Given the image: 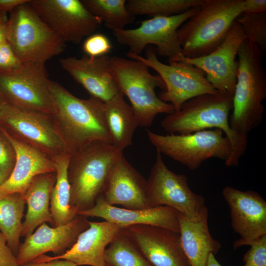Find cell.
Segmentation results:
<instances>
[{"label": "cell", "instance_id": "cell-1", "mask_svg": "<svg viewBox=\"0 0 266 266\" xmlns=\"http://www.w3.org/2000/svg\"><path fill=\"white\" fill-rule=\"evenodd\" d=\"M49 86L55 106L53 120L66 153L72 154L97 141L111 144L104 102L92 96L79 99L50 79Z\"/></svg>", "mask_w": 266, "mask_h": 266}, {"label": "cell", "instance_id": "cell-2", "mask_svg": "<svg viewBox=\"0 0 266 266\" xmlns=\"http://www.w3.org/2000/svg\"><path fill=\"white\" fill-rule=\"evenodd\" d=\"M233 96L227 94H204L186 101L178 111L167 114L161 121L162 128L169 134H187L219 129L230 141L232 154L225 163L237 166L247 146L248 138L234 133L229 124Z\"/></svg>", "mask_w": 266, "mask_h": 266}, {"label": "cell", "instance_id": "cell-3", "mask_svg": "<svg viewBox=\"0 0 266 266\" xmlns=\"http://www.w3.org/2000/svg\"><path fill=\"white\" fill-rule=\"evenodd\" d=\"M263 55L257 44L246 39L237 53L238 66L229 124L234 133L246 138L263 118V102L266 98Z\"/></svg>", "mask_w": 266, "mask_h": 266}, {"label": "cell", "instance_id": "cell-4", "mask_svg": "<svg viewBox=\"0 0 266 266\" xmlns=\"http://www.w3.org/2000/svg\"><path fill=\"white\" fill-rule=\"evenodd\" d=\"M244 0H203L200 10L177 30L182 55L194 59L215 50L243 13Z\"/></svg>", "mask_w": 266, "mask_h": 266}, {"label": "cell", "instance_id": "cell-5", "mask_svg": "<svg viewBox=\"0 0 266 266\" xmlns=\"http://www.w3.org/2000/svg\"><path fill=\"white\" fill-rule=\"evenodd\" d=\"M122 155L113 145L101 141L70 154L67 168L70 204L78 213L94 206L112 167Z\"/></svg>", "mask_w": 266, "mask_h": 266}, {"label": "cell", "instance_id": "cell-6", "mask_svg": "<svg viewBox=\"0 0 266 266\" xmlns=\"http://www.w3.org/2000/svg\"><path fill=\"white\" fill-rule=\"evenodd\" d=\"M112 73L120 91L129 99L139 126H150L156 116L175 112L173 106L162 100L157 87L166 88L162 77L152 75L144 63L117 56L111 59Z\"/></svg>", "mask_w": 266, "mask_h": 266}, {"label": "cell", "instance_id": "cell-7", "mask_svg": "<svg viewBox=\"0 0 266 266\" xmlns=\"http://www.w3.org/2000/svg\"><path fill=\"white\" fill-rule=\"evenodd\" d=\"M6 39L22 63L45 65L66 46L63 38L42 21L29 3L10 13Z\"/></svg>", "mask_w": 266, "mask_h": 266}, {"label": "cell", "instance_id": "cell-8", "mask_svg": "<svg viewBox=\"0 0 266 266\" xmlns=\"http://www.w3.org/2000/svg\"><path fill=\"white\" fill-rule=\"evenodd\" d=\"M148 138L157 152L164 154L194 170L210 158L226 163L232 154L230 141L219 129L187 134H159L146 130Z\"/></svg>", "mask_w": 266, "mask_h": 266}, {"label": "cell", "instance_id": "cell-9", "mask_svg": "<svg viewBox=\"0 0 266 266\" xmlns=\"http://www.w3.org/2000/svg\"><path fill=\"white\" fill-rule=\"evenodd\" d=\"M127 55L131 59L144 63L158 73L166 86L165 91L159 98L164 102H170L175 112L178 111L186 101L193 98L219 93L208 82L202 70L182 61H168V65L163 64L158 60L155 47H146L145 58L130 51Z\"/></svg>", "mask_w": 266, "mask_h": 266}, {"label": "cell", "instance_id": "cell-10", "mask_svg": "<svg viewBox=\"0 0 266 266\" xmlns=\"http://www.w3.org/2000/svg\"><path fill=\"white\" fill-rule=\"evenodd\" d=\"M146 196L149 207L169 206L193 221L206 207L204 197L191 189L187 177L170 170L159 152L146 180Z\"/></svg>", "mask_w": 266, "mask_h": 266}, {"label": "cell", "instance_id": "cell-11", "mask_svg": "<svg viewBox=\"0 0 266 266\" xmlns=\"http://www.w3.org/2000/svg\"><path fill=\"white\" fill-rule=\"evenodd\" d=\"M0 128L52 160L66 153L51 114L20 108L5 102L0 114Z\"/></svg>", "mask_w": 266, "mask_h": 266}, {"label": "cell", "instance_id": "cell-12", "mask_svg": "<svg viewBox=\"0 0 266 266\" xmlns=\"http://www.w3.org/2000/svg\"><path fill=\"white\" fill-rule=\"evenodd\" d=\"M45 65L22 63L0 71V93L6 103L27 110L53 114L54 101Z\"/></svg>", "mask_w": 266, "mask_h": 266}, {"label": "cell", "instance_id": "cell-13", "mask_svg": "<svg viewBox=\"0 0 266 266\" xmlns=\"http://www.w3.org/2000/svg\"><path fill=\"white\" fill-rule=\"evenodd\" d=\"M201 6L179 14L152 17L140 21L137 28L124 29L112 33L118 42L128 46L129 51L133 53L140 55L146 47L154 45L157 55L167 57L168 60L178 58L183 55L177 30Z\"/></svg>", "mask_w": 266, "mask_h": 266}, {"label": "cell", "instance_id": "cell-14", "mask_svg": "<svg viewBox=\"0 0 266 266\" xmlns=\"http://www.w3.org/2000/svg\"><path fill=\"white\" fill-rule=\"evenodd\" d=\"M42 21L66 42L79 44L96 31L101 21L79 0H31Z\"/></svg>", "mask_w": 266, "mask_h": 266}, {"label": "cell", "instance_id": "cell-15", "mask_svg": "<svg viewBox=\"0 0 266 266\" xmlns=\"http://www.w3.org/2000/svg\"><path fill=\"white\" fill-rule=\"evenodd\" d=\"M246 39L239 24L235 20L224 41L211 53L197 58L181 57L168 60L189 63L202 70L206 78L219 93L233 95L238 66L236 56Z\"/></svg>", "mask_w": 266, "mask_h": 266}, {"label": "cell", "instance_id": "cell-16", "mask_svg": "<svg viewBox=\"0 0 266 266\" xmlns=\"http://www.w3.org/2000/svg\"><path fill=\"white\" fill-rule=\"evenodd\" d=\"M123 230L152 266H192L183 249L179 233L145 225Z\"/></svg>", "mask_w": 266, "mask_h": 266}, {"label": "cell", "instance_id": "cell-17", "mask_svg": "<svg viewBox=\"0 0 266 266\" xmlns=\"http://www.w3.org/2000/svg\"><path fill=\"white\" fill-rule=\"evenodd\" d=\"M89 227L87 218L79 215L62 226L51 228L46 223H43L20 243L16 256L18 264L21 266L49 252L57 256L63 254L73 245L79 234Z\"/></svg>", "mask_w": 266, "mask_h": 266}, {"label": "cell", "instance_id": "cell-18", "mask_svg": "<svg viewBox=\"0 0 266 266\" xmlns=\"http://www.w3.org/2000/svg\"><path fill=\"white\" fill-rule=\"evenodd\" d=\"M111 57L61 58L62 68L90 94L105 102L121 92L112 73Z\"/></svg>", "mask_w": 266, "mask_h": 266}, {"label": "cell", "instance_id": "cell-19", "mask_svg": "<svg viewBox=\"0 0 266 266\" xmlns=\"http://www.w3.org/2000/svg\"><path fill=\"white\" fill-rule=\"evenodd\" d=\"M222 195L231 211V225L242 241L255 240L266 234V202L257 192L225 187Z\"/></svg>", "mask_w": 266, "mask_h": 266}, {"label": "cell", "instance_id": "cell-20", "mask_svg": "<svg viewBox=\"0 0 266 266\" xmlns=\"http://www.w3.org/2000/svg\"><path fill=\"white\" fill-rule=\"evenodd\" d=\"M122 229L118 225L105 220L89 221V228L79 234L76 242L64 253L55 257L42 255L33 261L44 262L62 259L77 266H105L107 246Z\"/></svg>", "mask_w": 266, "mask_h": 266}, {"label": "cell", "instance_id": "cell-21", "mask_svg": "<svg viewBox=\"0 0 266 266\" xmlns=\"http://www.w3.org/2000/svg\"><path fill=\"white\" fill-rule=\"evenodd\" d=\"M179 212L167 206H158L142 209H128L110 205L104 200L102 194L97 199L91 209L79 212L83 217H98L115 223L124 229L132 225H145L160 227L179 233Z\"/></svg>", "mask_w": 266, "mask_h": 266}, {"label": "cell", "instance_id": "cell-22", "mask_svg": "<svg viewBox=\"0 0 266 266\" xmlns=\"http://www.w3.org/2000/svg\"><path fill=\"white\" fill-rule=\"evenodd\" d=\"M103 197L106 202L120 205L128 209L149 208L146 180L122 155L108 174Z\"/></svg>", "mask_w": 266, "mask_h": 266}, {"label": "cell", "instance_id": "cell-23", "mask_svg": "<svg viewBox=\"0 0 266 266\" xmlns=\"http://www.w3.org/2000/svg\"><path fill=\"white\" fill-rule=\"evenodd\" d=\"M0 130L10 141L16 153L14 169L5 182L0 186V198L18 193L24 195L36 175L55 172L54 161L38 151L10 136L4 130Z\"/></svg>", "mask_w": 266, "mask_h": 266}, {"label": "cell", "instance_id": "cell-24", "mask_svg": "<svg viewBox=\"0 0 266 266\" xmlns=\"http://www.w3.org/2000/svg\"><path fill=\"white\" fill-rule=\"evenodd\" d=\"M208 218L207 207L197 221L179 214L181 245L192 266H205L209 254L215 255L221 249V243L210 234Z\"/></svg>", "mask_w": 266, "mask_h": 266}, {"label": "cell", "instance_id": "cell-25", "mask_svg": "<svg viewBox=\"0 0 266 266\" xmlns=\"http://www.w3.org/2000/svg\"><path fill=\"white\" fill-rule=\"evenodd\" d=\"M56 180V173L36 175L32 181L24 198L27 210L22 222L21 236L27 237L44 223L53 226L50 209V195Z\"/></svg>", "mask_w": 266, "mask_h": 266}, {"label": "cell", "instance_id": "cell-26", "mask_svg": "<svg viewBox=\"0 0 266 266\" xmlns=\"http://www.w3.org/2000/svg\"><path fill=\"white\" fill-rule=\"evenodd\" d=\"M104 118L111 144L121 151L132 144L138 123L131 105L120 92L104 102Z\"/></svg>", "mask_w": 266, "mask_h": 266}, {"label": "cell", "instance_id": "cell-27", "mask_svg": "<svg viewBox=\"0 0 266 266\" xmlns=\"http://www.w3.org/2000/svg\"><path fill=\"white\" fill-rule=\"evenodd\" d=\"M70 156V154L65 153L53 160L56 173V180L50 201L53 227L66 225L78 215L77 211L70 204V185L67 178Z\"/></svg>", "mask_w": 266, "mask_h": 266}, {"label": "cell", "instance_id": "cell-28", "mask_svg": "<svg viewBox=\"0 0 266 266\" xmlns=\"http://www.w3.org/2000/svg\"><path fill=\"white\" fill-rule=\"evenodd\" d=\"M25 204L24 195L18 193L0 198V231L16 257L20 245Z\"/></svg>", "mask_w": 266, "mask_h": 266}, {"label": "cell", "instance_id": "cell-29", "mask_svg": "<svg viewBox=\"0 0 266 266\" xmlns=\"http://www.w3.org/2000/svg\"><path fill=\"white\" fill-rule=\"evenodd\" d=\"M85 7L113 31L124 29L135 16L127 9L126 0H81Z\"/></svg>", "mask_w": 266, "mask_h": 266}, {"label": "cell", "instance_id": "cell-30", "mask_svg": "<svg viewBox=\"0 0 266 266\" xmlns=\"http://www.w3.org/2000/svg\"><path fill=\"white\" fill-rule=\"evenodd\" d=\"M126 6L133 15L170 16L202 5L203 0H129Z\"/></svg>", "mask_w": 266, "mask_h": 266}, {"label": "cell", "instance_id": "cell-31", "mask_svg": "<svg viewBox=\"0 0 266 266\" xmlns=\"http://www.w3.org/2000/svg\"><path fill=\"white\" fill-rule=\"evenodd\" d=\"M105 266H152L122 229L108 245Z\"/></svg>", "mask_w": 266, "mask_h": 266}, {"label": "cell", "instance_id": "cell-32", "mask_svg": "<svg viewBox=\"0 0 266 266\" xmlns=\"http://www.w3.org/2000/svg\"><path fill=\"white\" fill-rule=\"evenodd\" d=\"M236 21L241 26L246 40L257 44L264 52L266 50V13H242Z\"/></svg>", "mask_w": 266, "mask_h": 266}, {"label": "cell", "instance_id": "cell-33", "mask_svg": "<svg viewBox=\"0 0 266 266\" xmlns=\"http://www.w3.org/2000/svg\"><path fill=\"white\" fill-rule=\"evenodd\" d=\"M243 245L251 247L244 255L243 266H266V234L249 241L238 239L233 243V247L236 249Z\"/></svg>", "mask_w": 266, "mask_h": 266}, {"label": "cell", "instance_id": "cell-34", "mask_svg": "<svg viewBox=\"0 0 266 266\" xmlns=\"http://www.w3.org/2000/svg\"><path fill=\"white\" fill-rule=\"evenodd\" d=\"M112 47L108 38L101 33H95L89 35L82 45V49L85 55L90 57L107 55Z\"/></svg>", "mask_w": 266, "mask_h": 266}, {"label": "cell", "instance_id": "cell-35", "mask_svg": "<svg viewBox=\"0 0 266 266\" xmlns=\"http://www.w3.org/2000/svg\"><path fill=\"white\" fill-rule=\"evenodd\" d=\"M16 161L15 150L0 129V170L7 178L11 175Z\"/></svg>", "mask_w": 266, "mask_h": 266}, {"label": "cell", "instance_id": "cell-36", "mask_svg": "<svg viewBox=\"0 0 266 266\" xmlns=\"http://www.w3.org/2000/svg\"><path fill=\"white\" fill-rule=\"evenodd\" d=\"M21 64L7 41L0 46V71L13 69Z\"/></svg>", "mask_w": 266, "mask_h": 266}, {"label": "cell", "instance_id": "cell-37", "mask_svg": "<svg viewBox=\"0 0 266 266\" xmlns=\"http://www.w3.org/2000/svg\"><path fill=\"white\" fill-rule=\"evenodd\" d=\"M0 266H20L0 231Z\"/></svg>", "mask_w": 266, "mask_h": 266}, {"label": "cell", "instance_id": "cell-38", "mask_svg": "<svg viewBox=\"0 0 266 266\" xmlns=\"http://www.w3.org/2000/svg\"><path fill=\"white\" fill-rule=\"evenodd\" d=\"M244 1L243 13H266V0H244Z\"/></svg>", "mask_w": 266, "mask_h": 266}, {"label": "cell", "instance_id": "cell-39", "mask_svg": "<svg viewBox=\"0 0 266 266\" xmlns=\"http://www.w3.org/2000/svg\"><path fill=\"white\" fill-rule=\"evenodd\" d=\"M21 266H77V265L69 261L61 259L44 262L32 261Z\"/></svg>", "mask_w": 266, "mask_h": 266}, {"label": "cell", "instance_id": "cell-40", "mask_svg": "<svg viewBox=\"0 0 266 266\" xmlns=\"http://www.w3.org/2000/svg\"><path fill=\"white\" fill-rule=\"evenodd\" d=\"M31 0H0V11L10 13L16 7L29 3Z\"/></svg>", "mask_w": 266, "mask_h": 266}, {"label": "cell", "instance_id": "cell-41", "mask_svg": "<svg viewBox=\"0 0 266 266\" xmlns=\"http://www.w3.org/2000/svg\"><path fill=\"white\" fill-rule=\"evenodd\" d=\"M7 19V17H6L0 21V46L7 41L6 25Z\"/></svg>", "mask_w": 266, "mask_h": 266}, {"label": "cell", "instance_id": "cell-42", "mask_svg": "<svg viewBox=\"0 0 266 266\" xmlns=\"http://www.w3.org/2000/svg\"><path fill=\"white\" fill-rule=\"evenodd\" d=\"M205 266H222L216 259L215 255L209 254Z\"/></svg>", "mask_w": 266, "mask_h": 266}, {"label": "cell", "instance_id": "cell-43", "mask_svg": "<svg viewBox=\"0 0 266 266\" xmlns=\"http://www.w3.org/2000/svg\"><path fill=\"white\" fill-rule=\"evenodd\" d=\"M7 178L0 170V186H1L7 180Z\"/></svg>", "mask_w": 266, "mask_h": 266}, {"label": "cell", "instance_id": "cell-44", "mask_svg": "<svg viewBox=\"0 0 266 266\" xmlns=\"http://www.w3.org/2000/svg\"><path fill=\"white\" fill-rule=\"evenodd\" d=\"M5 102V101L4 100L3 98L2 97L0 93V114Z\"/></svg>", "mask_w": 266, "mask_h": 266}, {"label": "cell", "instance_id": "cell-45", "mask_svg": "<svg viewBox=\"0 0 266 266\" xmlns=\"http://www.w3.org/2000/svg\"><path fill=\"white\" fill-rule=\"evenodd\" d=\"M6 17H7L6 13L0 11V21Z\"/></svg>", "mask_w": 266, "mask_h": 266}]
</instances>
